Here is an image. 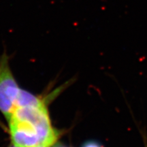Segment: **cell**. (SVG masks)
<instances>
[{"label": "cell", "instance_id": "cell-1", "mask_svg": "<svg viewBox=\"0 0 147 147\" xmlns=\"http://www.w3.org/2000/svg\"><path fill=\"white\" fill-rule=\"evenodd\" d=\"M7 121L11 142L15 146L51 147L57 140L44 100L23 89Z\"/></svg>", "mask_w": 147, "mask_h": 147}, {"label": "cell", "instance_id": "cell-2", "mask_svg": "<svg viewBox=\"0 0 147 147\" xmlns=\"http://www.w3.org/2000/svg\"><path fill=\"white\" fill-rule=\"evenodd\" d=\"M21 91L11 71L8 56L3 54L0 59V112L7 120L15 109Z\"/></svg>", "mask_w": 147, "mask_h": 147}, {"label": "cell", "instance_id": "cell-3", "mask_svg": "<svg viewBox=\"0 0 147 147\" xmlns=\"http://www.w3.org/2000/svg\"><path fill=\"white\" fill-rule=\"evenodd\" d=\"M82 147H102L101 145L96 142H93V141H90V142H87L84 143Z\"/></svg>", "mask_w": 147, "mask_h": 147}, {"label": "cell", "instance_id": "cell-4", "mask_svg": "<svg viewBox=\"0 0 147 147\" xmlns=\"http://www.w3.org/2000/svg\"><path fill=\"white\" fill-rule=\"evenodd\" d=\"M51 147H67V146H65V145L62 144H60V143L56 142V143H55L53 146H51Z\"/></svg>", "mask_w": 147, "mask_h": 147}, {"label": "cell", "instance_id": "cell-5", "mask_svg": "<svg viewBox=\"0 0 147 147\" xmlns=\"http://www.w3.org/2000/svg\"><path fill=\"white\" fill-rule=\"evenodd\" d=\"M10 147H17V146H14V145H12V144Z\"/></svg>", "mask_w": 147, "mask_h": 147}]
</instances>
